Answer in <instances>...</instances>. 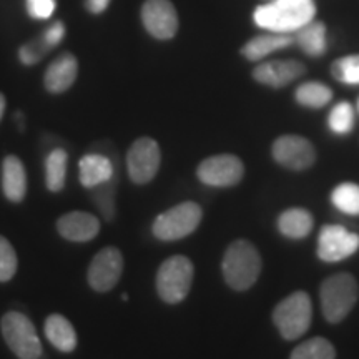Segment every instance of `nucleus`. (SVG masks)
Segmentation results:
<instances>
[{
	"label": "nucleus",
	"instance_id": "nucleus-1",
	"mask_svg": "<svg viewBox=\"0 0 359 359\" xmlns=\"http://www.w3.org/2000/svg\"><path fill=\"white\" fill-rule=\"evenodd\" d=\"M314 0H269L255 8L253 20L268 32L294 34L314 19Z\"/></svg>",
	"mask_w": 359,
	"mask_h": 359
},
{
	"label": "nucleus",
	"instance_id": "nucleus-2",
	"mask_svg": "<svg viewBox=\"0 0 359 359\" xmlns=\"http://www.w3.org/2000/svg\"><path fill=\"white\" fill-rule=\"evenodd\" d=\"M262 266V257L253 243L246 240H236L224 251L222 271L230 288L246 291L257 283Z\"/></svg>",
	"mask_w": 359,
	"mask_h": 359
},
{
	"label": "nucleus",
	"instance_id": "nucleus-3",
	"mask_svg": "<svg viewBox=\"0 0 359 359\" xmlns=\"http://www.w3.org/2000/svg\"><path fill=\"white\" fill-rule=\"evenodd\" d=\"M358 296V281L349 273H336L326 278L320 290L321 309L326 320L333 325L343 321L351 313Z\"/></svg>",
	"mask_w": 359,
	"mask_h": 359
},
{
	"label": "nucleus",
	"instance_id": "nucleus-4",
	"mask_svg": "<svg viewBox=\"0 0 359 359\" xmlns=\"http://www.w3.org/2000/svg\"><path fill=\"white\" fill-rule=\"evenodd\" d=\"M313 303L308 293L296 291L276 304L273 321L285 339L293 341L302 338L311 326Z\"/></svg>",
	"mask_w": 359,
	"mask_h": 359
},
{
	"label": "nucleus",
	"instance_id": "nucleus-5",
	"mask_svg": "<svg viewBox=\"0 0 359 359\" xmlns=\"http://www.w3.org/2000/svg\"><path fill=\"white\" fill-rule=\"evenodd\" d=\"M193 263L187 257L175 255L165 259L156 273V291L168 304L182 303L190 293L193 283Z\"/></svg>",
	"mask_w": 359,
	"mask_h": 359
},
{
	"label": "nucleus",
	"instance_id": "nucleus-6",
	"mask_svg": "<svg viewBox=\"0 0 359 359\" xmlns=\"http://www.w3.org/2000/svg\"><path fill=\"white\" fill-rule=\"evenodd\" d=\"M2 334L7 346L19 359L42 358V343H40L34 323L20 311H8L4 314Z\"/></svg>",
	"mask_w": 359,
	"mask_h": 359
},
{
	"label": "nucleus",
	"instance_id": "nucleus-7",
	"mask_svg": "<svg viewBox=\"0 0 359 359\" xmlns=\"http://www.w3.org/2000/svg\"><path fill=\"white\" fill-rule=\"evenodd\" d=\"M201 217H203V212L198 203L185 201V203H180L158 215L155 218L151 231L160 241H178L191 235L200 226Z\"/></svg>",
	"mask_w": 359,
	"mask_h": 359
},
{
	"label": "nucleus",
	"instance_id": "nucleus-8",
	"mask_svg": "<svg viewBox=\"0 0 359 359\" xmlns=\"http://www.w3.org/2000/svg\"><path fill=\"white\" fill-rule=\"evenodd\" d=\"M161 163L158 143L150 137H142L133 142L127 154L128 177L137 185H147L156 177Z\"/></svg>",
	"mask_w": 359,
	"mask_h": 359
},
{
	"label": "nucleus",
	"instance_id": "nucleus-9",
	"mask_svg": "<svg viewBox=\"0 0 359 359\" xmlns=\"http://www.w3.org/2000/svg\"><path fill=\"white\" fill-rule=\"evenodd\" d=\"M245 165L235 155H215L201 161L196 177L203 185L215 188L235 187L243 180Z\"/></svg>",
	"mask_w": 359,
	"mask_h": 359
},
{
	"label": "nucleus",
	"instance_id": "nucleus-10",
	"mask_svg": "<svg viewBox=\"0 0 359 359\" xmlns=\"http://www.w3.org/2000/svg\"><path fill=\"white\" fill-rule=\"evenodd\" d=\"M359 250V235L341 224H325L318 235L316 253L326 263L343 262Z\"/></svg>",
	"mask_w": 359,
	"mask_h": 359
},
{
	"label": "nucleus",
	"instance_id": "nucleus-11",
	"mask_svg": "<svg viewBox=\"0 0 359 359\" xmlns=\"http://www.w3.org/2000/svg\"><path fill=\"white\" fill-rule=\"evenodd\" d=\"M123 273V255L115 246L98 251L88 266V285L98 293L114 290Z\"/></svg>",
	"mask_w": 359,
	"mask_h": 359
},
{
	"label": "nucleus",
	"instance_id": "nucleus-12",
	"mask_svg": "<svg viewBox=\"0 0 359 359\" xmlns=\"http://www.w3.org/2000/svg\"><path fill=\"white\" fill-rule=\"evenodd\" d=\"M271 151L276 163L294 172L313 167L316 161V150L313 143L299 135H283L276 138Z\"/></svg>",
	"mask_w": 359,
	"mask_h": 359
},
{
	"label": "nucleus",
	"instance_id": "nucleus-13",
	"mask_svg": "<svg viewBox=\"0 0 359 359\" xmlns=\"http://www.w3.org/2000/svg\"><path fill=\"white\" fill-rule=\"evenodd\" d=\"M142 22L147 32L158 40H170L178 32V13L170 0H145Z\"/></svg>",
	"mask_w": 359,
	"mask_h": 359
},
{
	"label": "nucleus",
	"instance_id": "nucleus-14",
	"mask_svg": "<svg viewBox=\"0 0 359 359\" xmlns=\"http://www.w3.org/2000/svg\"><path fill=\"white\" fill-rule=\"evenodd\" d=\"M304 72L306 67L298 60H271L259 64L253 70V79L266 87L283 88L302 79Z\"/></svg>",
	"mask_w": 359,
	"mask_h": 359
},
{
	"label": "nucleus",
	"instance_id": "nucleus-15",
	"mask_svg": "<svg viewBox=\"0 0 359 359\" xmlns=\"http://www.w3.org/2000/svg\"><path fill=\"white\" fill-rule=\"evenodd\" d=\"M57 231L74 243H87L100 231V222L87 212H72L57 219Z\"/></svg>",
	"mask_w": 359,
	"mask_h": 359
},
{
	"label": "nucleus",
	"instance_id": "nucleus-16",
	"mask_svg": "<svg viewBox=\"0 0 359 359\" xmlns=\"http://www.w3.org/2000/svg\"><path fill=\"white\" fill-rule=\"evenodd\" d=\"M80 183L88 190L95 188L102 183H107L111 177L118 172L115 156H109L100 151H92L82 156L79 163Z\"/></svg>",
	"mask_w": 359,
	"mask_h": 359
},
{
	"label": "nucleus",
	"instance_id": "nucleus-17",
	"mask_svg": "<svg viewBox=\"0 0 359 359\" xmlns=\"http://www.w3.org/2000/svg\"><path fill=\"white\" fill-rule=\"evenodd\" d=\"M79 75V60L74 53L64 52L60 53L55 60L48 65L45 72L43 85L47 92L50 93H64L74 85Z\"/></svg>",
	"mask_w": 359,
	"mask_h": 359
},
{
	"label": "nucleus",
	"instance_id": "nucleus-18",
	"mask_svg": "<svg viewBox=\"0 0 359 359\" xmlns=\"http://www.w3.org/2000/svg\"><path fill=\"white\" fill-rule=\"evenodd\" d=\"M4 195L12 203H20L27 195V173L19 156H6L2 165Z\"/></svg>",
	"mask_w": 359,
	"mask_h": 359
},
{
	"label": "nucleus",
	"instance_id": "nucleus-19",
	"mask_svg": "<svg viewBox=\"0 0 359 359\" xmlns=\"http://www.w3.org/2000/svg\"><path fill=\"white\" fill-rule=\"evenodd\" d=\"M294 43L293 34H275L269 32L264 35H258L253 37L245 43V47L241 48V53L246 60L250 62H259L268 55H271L273 52L281 50V48L290 47Z\"/></svg>",
	"mask_w": 359,
	"mask_h": 359
},
{
	"label": "nucleus",
	"instance_id": "nucleus-20",
	"mask_svg": "<svg viewBox=\"0 0 359 359\" xmlns=\"http://www.w3.org/2000/svg\"><path fill=\"white\" fill-rule=\"evenodd\" d=\"M45 336L53 348L62 353H72L77 348V333L72 323L62 314H50L45 320Z\"/></svg>",
	"mask_w": 359,
	"mask_h": 359
},
{
	"label": "nucleus",
	"instance_id": "nucleus-21",
	"mask_svg": "<svg viewBox=\"0 0 359 359\" xmlns=\"http://www.w3.org/2000/svg\"><path fill=\"white\" fill-rule=\"evenodd\" d=\"M294 43L309 57H321L327 50V37H326V25L323 22L311 20L302 29H298L293 34Z\"/></svg>",
	"mask_w": 359,
	"mask_h": 359
},
{
	"label": "nucleus",
	"instance_id": "nucleus-22",
	"mask_svg": "<svg viewBox=\"0 0 359 359\" xmlns=\"http://www.w3.org/2000/svg\"><path fill=\"white\" fill-rule=\"evenodd\" d=\"M314 226L313 215L304 208H290L278 217V230L290 240H303Z\"/></svg>",
	"mask_w": 359,
	"mask_h": 359
},
{
	"label": "nucleus",
	"instance_id": "nucleus-23",
	"mask_svg": "<svg viewBox=\"0 0 359 359\" xmlns=\"http://www.w3.org/2000/svg\"><path fill=\"white\" fill-rule=\"evenodd\" d=\"M67 161L69 155L64 148H55L45 158V183L48 191L58 193L64 190L67 178Z\"/></svg>",
	"mask_w": 359,
	"mask_h": 359
},
{
	"label": "nucleus",
	"instance_id": "nucleus-24",
	"mask_svg": "<svg viewBox=\"0 0 359 359\" xmlns=\"http://www.w3.org/2000/svg\"><path fill=\"white\" fill-rule=\"evenodd\" d=\"M294 98L306 109H323L333 98V90L321 82H304L296 88Z\"/></svg>",
	"mask_w": 359,
	"mask_h": 359
},
{
	"label": "nucleus",
	"instance_id": "nucleus-25",
	"mask_svg": "<svg viewBox=\"0 0 359 359\" xmlns=\"http://www.w3.org/2000/svg\"><path fill=\"white\" fill-rule=\"evenodd\" d=\"M118 180L120 173L116 172L107 183H102V185L92 188L93 201H95L97 208L100 210L105 222H111V219L115 218V193L116 185H118Z\"/></svg>",
	"mask_w": 359,
	"mask_h": 359
},
{
	"label": "nucleus",
	"instance_id": "nucleus-26",
	"mask_svg": "<svg viewBox=\"0 0 359 359\" xmlns=\"http://www.w3.org/2000/svg\"><path fill=\"white\" fill-rule=\"evenodd\" d=\"M331 201L341 213L359 217V185L341 183L331 191Z\"/></svg>",
	"mask_w": 359,
	"mask_h": 359
},
{
	"label": "nucleus",
	"instance_id": "nucleus-27",
	"mask_svg": "<svg viewBox=\"0 0 359 359\" xmlns=\"http://www.w3.org/2000/svg\"><path fill=\"white\" fill-rule=\"evenodd\" d=\"M336 349L325 338H311L293 349L290 359H334Z\"/></svg>",
	"mask_w": 359,
	"mask_h": 359
},
{
	"label": "nucleus",
	"instance_id": "nucleus-28",
	"mask_svg": "<svg viewBox=\"0 0 359 359\" xmlns=\"http://www.w3.org/2000/svg\"><path fill=\"white\" fill-rule=\"evenodd\" d=\"M327 127L336 135H348L354 128V109L351 103L339 102L327 115Z\"/></svg>",
	"mask_w": 359,
	"mask_h": 359
},
{
	"label": "nucleus",
	"instance_id": "nucleus-29",
	"mask_svg": "<svg viewBox=\"0 0 359 359\" xmlns=\"http://www.w3.org/2000/svg\"><path fill=\"white\" fill-rule=\"evenodd\" d=\"M331 74L341 83L359 85V55L338 58L331 65Z\"/></svg>",
	"mask_w": 359,
	"mask_h": 359
},
{
	"label": "nucleus",
	"instance_id": "nucleus-30",
	"mask_svg": "<svg viewBox=\"0 0 359 359\" xmlns=\"http://www.w3.org/2000/svg\"><path fill=\"white\" fill-rule=\"evenodd\" d=\"M17 271V253L7 238L0 236V283L11 281Z\"/></svg>",
	"mask_w": 359,
	"mask_h": 359
},
{
	"label": "nucleus",
	"instance_id": "nucleus-31",
	"mask_svg": "<svg viewBox=\"0 0 359 359\" xmlns=\"http://www.w3.org/2000/svg\"><path fill=\"white\" fill-rule=\"evenodd\" d=\"M50 50L52 48L45 43L43 37L40 35V37L30 40V42L22 45L20 50H19V58L24 65H35V64H39V62L42 60V58L47 55Z\"/></svg>",
	"mask_w": 359,
	"mask_h": 359
},
{
	"label": "nucleus",
	"instance_id": "nucleus-32",
	"mask_svg": "<svg viewBox=\"0 0 359 359\" xmlns=\"http://www.w3.org/2000/svg\"><path fill=\"white\" fill-rule=\"evenodd\" d=\"M55 0H25V7L32 19L45 20L50 19L53 11H55Z\"/></svg>",
	"mask_w": 359,
	"mask_h": 359
},
{
	"label": "nucleus",
	"instance_id": "nucleus-33",
	"mask_svg": "<svg viewBox=\"0 0 359 359\" xmlns=\"http://www.w3.org/2000/svg\"><path fill=\"white\" fill-rule=\"evenodd\" d=\"M65 34H67L65 25L62 24L60 20H57V22H53L50 27H47V29L43 30L42 37L45 40V43H47L50 48H53V47H57L62 40H64Z\"/></svg>",
	"mask_w": 359,
	"mask_h": 359
},
{
	"label": "nucleus",
	"instance_id": "nucleus-34",
	"mask_svg": "<svg viewBox=\"0 0 359 359\" xmlns=\"http://www.w3.org/2000/svg\"><path fill=\"white\" fill-rule=\"evenodd\" d=\"M110 6V0H85V7H87V11L90 13H98L105 12L107 8Z\"/></svg>",
	"mask_w": 359,
	"mask_h": 359
},
{
	"label": "nucleus",
	"instance_id": "nucleus-35",
	"mask_svg": "<svg viewBox=\"0 0 359 359\" xmlns=\"http://www.w3.org/2000/svg\"><path fill=\"white\" fill-rule=\"evenodd\" d=\"M4 111H6V97H4V93H0V120H2Z\"/></svg>",
	"mask_w": 359,
	"mask_h": 359
},
{
	"label": "nucleus",
	"instance_id": "nucleus-36",
	"mask_svg": "<svg viewBox=\"0 0 359 359\" xmlns=\"http://www.w3.org/2000/svg\"><path fill=\"white\" fill-rule=\"evenodd\" d=\"M358 111H359V100H358Z\"/></svg>",
	"mask_w": 359,
	"mask_h": 359
}]
</instances>
